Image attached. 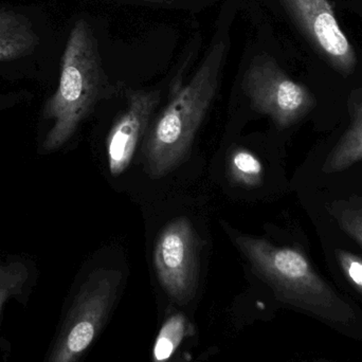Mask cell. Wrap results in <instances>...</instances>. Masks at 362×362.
Here are the masks:
<instances>
[{
    "label": "cell",
    "instance_id": "1",
    "mask_svg": "<svg viewBox=\"0 0 362 362\" xmlns=\"http://www.w3.org/2000/svg\"><path fill=\"white\" fill-rule=\"evenodd\" d=\"M228 32L213 40L189 82L181 87L144 138V165L153 180L171 173L189 156L196 134L212 104L230 50Z\"/></svg>",
    "mask_w": 362,
    "mask_h": 362
},
{
    "label": "cell",
    "instance_id": "2",
    "mask_svg": "<svg viewBox=\"0 0 362 362\" xmlns=\"http://www.w3.org/2000/svg\"><path fill=\"white\" fill-rule=\"evenodd\" d=\"M114 93L95 32L86 19H78L62 57L59 86L42 110V119L50 123L42 144V152L61 150L97 104Z\"/></svg>",
    "mask_w": 362,
    "mask_h": 362
},
{
    "label": "cell",
    "instance_id": "3",
    "mask_svg": "<svg viewBox=\"0 0 362 362\" xmlns=\"http://www.w3.org/2000/svg\"><path fill=\"white\" fill-rule=\"evenodd\" d=\"M232 238L255 274L280 301L334 325L354 322L350 304L317 274L301 251L245 234L233 233Z\"/></svg>",
    "mask_w": 362,
    "mask_h": 362
},
{
    "label": "cell",
    "instance_id": "4",
    "mask_svg": "<svg viewBox=\"0 0 362 362\" xmlns=\"http://www.w3.org/2000/svg\"><path fill=\"white\" fill-rule=\"evenodd\" d=\"M123 274L97 268L83 281L59 325L45 362H78L112 315L122 288Z\"/></svg>",
    "mask_w": 362,
    "mask_h": 362
},
{
    "label": "cell",
    "instance_id": "5",
    "mask_svg": "<svg viewBox=\"0 0 362 362\" xmlns=\"http://www.w3.org/2000/svg\"><path fill=\"white\" fill-rule=\"evenodd\" d=\"M242 86L251 107L269 117L280 129L293 127L316 107L314 93L293 81L274 57L265 53L253 57Z\"/></svg>",
    "mask_w": 362,
    "mask_h": 362
},
{
    "label": "cell",
    "instance_id": "6",
    "mask_svg": "<svg viewBox=\"0 0 362 362\" xmlns=\"http://www.w3.org/2000/svg\"><path fill=\"white\" fill-rule=\"evenodd\" d=\"M199 238L187 217L170 221L155 243L153 261L159 284L177 305L195 298L199 279Z\"/></svg>",
    "mask_w": 362,
    "mask_h": 362
},
{
    "label": "cell",
    "instance_id": "7",
    "mask_svg": "<svg viewBox=\"0 0 362 362\" xmlns=\"http://www.w3.org/2000/svg\"><path fill=\"white\" fill-rule=\"evenodd\" d=\"M313 48L338 74L349 76L357 67L354 47L336 18L329 0H282Z\"/></svg>",
    "mask_w": 362,
    "mask_h": 362
},
{
    "label": "cell",
    "instance_id": "8",
    "mask_svg": "<svg viewBox=\"0 0 362 362\" xmlns=\"http://www.w3.org/2000/svg\"><path fill=\"white\" fill-rule=\"evenodd\" d=\"M159 102L158 90L127 91V110L112 125L106 141L108 169L112 177H119L129 169Z\"/></svg>",
    "mask_w": 362,
    "mask_h": 362
},
{
    "label": "cell",
    "instance_id": "9",
    "mask_svg": "<svg viewBox=\"0 0 362 362\" xmlns=\"http://www.w3.org/2000/svg\"><path fill=\"white\" fill-rule=\"evenodd\" d=\"M348 107L350 127L327 155L323 173H340L362 161V85L351 93Z\"/></svg>",
    "mask_w": 362,
    "mask_h": 362
},
{
    "label": "cell",
    "instance_id": "10",
    "mask_svg": "<svg viewBox=\"0 0 362 362\" xmlns=\"http://www.w3.org/2000/svg\"><path fill=\"white\" fill-rule=\"evenodd\" d=\"M40 42L33 23L25 15L0 10V63L31 54Z\"/></svg>",
    "mask_w": 362,
    "mask_h": 362
},
{
    "label": "cell",
    "instance_id": "11",
    "mask_svg": "<svg viewBox=\"0 0 362 362\" xmlns=\"http://www.w3.org/2000/svg\"><path fill=\"white\" fill-rule=\"evenodd\" d=\"M189 321L180 312H172L163 320L153 348L152 362H170L180 344L193 332Z\"/></svg>",
    "mask_w": 362,
    "mask_h": 362
},
{
    "label": "cell",
    "instance_id": "12",
    "mask_svg": "<svg viewBox=\"0 0 362 362\" xmlns=\"http://www.w3.org/2000/svg\"><path fill=\"white\" fill-rule=\"evenodd\" d=\"M230 176L246 187H257L264 180V167L257 155L245 148H236L228 158Z\"/></svg>",
    "mask_w": 362,
    "mask_h": 362
},
{
    "label": "cell",
    "instance_id": "13",
    "mask_svg": "<svg viewBox=\"0 0 362 362\" xmlns=\"http://www.w3.org/2000/svg\"><path fill=\"white\" fill-rule=\"evenodd\" d=\"M332 216L344 233L362 246V202L361 200H339L329 206Z\"/></svg>",
    "mask_w": 362,
    "mask_h": 362
},
{
    "label": "cell",
    "instance_id": "14",
    "mask_svg": "<svg viewBox=\"0 0 362 362\" xmlns=\"http://www.w3.org/2000/svg\"><path fill=\"white\" fill-rule=\"evenodd\" d=\"M28 279L29 272L23 263L0 264V315L10 298L23 293Z\"/></svg>",
    "mask_w": 362,
    "mask_h": 362
},
{
    "label": "cell",
    "instance_id": "15",
    "mask_svg": "<svg viewBox=\"0 0 362 362\" xmlns=\"http://www.w3.org/2000/svg\"><path fill=\"white\" fill-rule=\"evenodd\" d=\"M340 268L349 282L362 295V259L354 253L346 250L337 251Z\"/></svg>",
    "mask_w": 362,
    "mask_h": 362
},
{
    "label": "cell",
    "instance_id": "16",
    "mask_svg": "<svg viewBox=\"0 0 362 362\" xmlns=\"http://www.w3.org/2000/svg\"><path fill=\"white\" fill-rule=\"evenodd\" d=\"M25 93H13L8 95H0V110L8 107L13 104L17 103L21 100L25 99Z\"/></svg>",
    "mask_w": 362,
    "mask_h": 362
},
{
    "label": "cell",
    "instance_id": "17",
    "mask_svg": "<svg viewBox=\"0 0 362 362\" xmlns=\"http://www.w3.org/2000/svg\"><path fill=\"white\" fill-rule=\"evenodd\" d=\"M137 1L144 2V4H158V6H171V4H177L182 0H137Z\"/></svg>",
    "mask_w": 362,
    "mask_h": 362
}]
</instances>
